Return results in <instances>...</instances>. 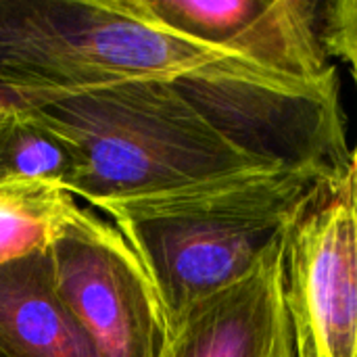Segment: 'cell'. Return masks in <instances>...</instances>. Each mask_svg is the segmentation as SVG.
Wrapping results in <instances>:
<instances>
[{"instance_id":"1","label":"cell","mask_w":357,"mask_h":357,"mask_svg":"<svg viewBox=\"0 0 357 357\" xmlns=\"http://www.w3.org/2000/svg\"><path fill=\"white\" fill-rule=\"evenodd\" d=\"M322 178L261 169L100 209L146 270L172 328L192 305L251 274Z\"/></svg>"},{"instance_id":"2","label":"cell","mask_w":357,"mask_h":357,"mask_svg":"<svg viewBox=\"0 0 357 357\" xmlns=\"http://www.w3.org/2000/svg\"><path fill=\"white\" fill-rule=\"evenodd\" d=\"M40 111L82 149L84 172L71 195L96 207L270 169L232 146L174 79L65 92Z\"/></svg>"},{"instance_id":"3","label":"cell","mask_w":357,"mask_h":357,"mask_svg":"<svg viewBox=\"0 0 357 357\" xmlns=\"http://www.w3.org/2000/svg\"><path fill=\"white\" fill-rule=\"evenodd\" d=\"M228 59L236 56L176 38L119 0H0L6 88L75 92L138 77L178 79Z\"/></svg>"},{"instance_id":"4","label":"cell","mask_w":357,"mask_h":357,"mask_svg":"<svg viewBox=\"0 0 357 357\" xmlns=\"http://www.w3.org/2000/svg\"><path fill=\"white\" fill-rule=\"evenodd\" d=\"M174 84L232 146L270 169L326 178L351 163L339 71L297 79L236 56Z\"/></svg>"},{"instance_id":"5","label":"cell","mask_w":357,"mask_h":357,"mask_svg":"<svg viewBox=\"0 0 357 357\" xmlns=\"http://www.w3.org/2000/svg\"><path fill=\"white\" fill-rule=\"evenodd\" d=\"M284 301L297 357H357V172L318 180L284 236Z\"/></svg>"},{"instance_id":"6","label":"cell","mask_w":357,"mask_h":357,"mask_svg":"<svg viewBox=\"0 0 357 357\" xmlns=\"http://www.w3.org/2000/svg\"><path fill=\"white\" fill-rule=\"evenodd\" d=\"M48 259L56 293L94 357H157L169 326L155 287L121 232L75 207Z\"/></svg>"},{"instance_id":"7","label":"cell","mask_w":357,"mask_h":357,"mask_svg":"<svg viewBox=\"0 0 357 357\" xmlns=\"http://www.w3.org/2000/svg\"><path fill=\"white\" fill-rule=\"evenodd\" d=\"M167 33L220 48L261 69L322 79L337 71L324 40L328 0H119Z\"/></svg>"},{"instance_id":"8","label":"cell","mask_w":357,"mask_h":357,"mask_svg":"<svg viewBox=\"0 0 357 357\" xmlns=\"http://www.w3.org/2000/svg\"><path fill=\"white\" fill-rule=\"evenodd\" d=\"M157 357H297L282 238L243 280L192 305L169 328Z\"/></svg>"},{"instance_id":"9","label":"cell","mask_w":357,"mask_h":357,"mask_svg":"<svg viewBox=\"0 0 357 357\" xmlns=\"http://www.w3.org/2000/svg\"><path fill=\"white\" fill-rule=\"evenodd\" d=\"M0 351L6 357H94L56 293L48 251L0 266Z\"/></svg>"},{"instance_id":"10","label":"cell","mask_w":357,"mask_h":357,"mask_svg":"<svg viewBox=\"0 0 357 357\" xmlns=\"http://www.w3.org/2000/svg\"><path fill=\"white\" fill-rule=\"evenodd\" d=\"M82 172V149L40 105L0 109V182L33 180L71 192Z\"/></svg>"},{"instance_id":"11","label":"cell","mask_w":357,"mask_h":357,"mask_svg":"<svg viewBox=\"0 0 357 357\" xmlns=\"http://www.w3.org/2000/svg\"><path fill=\"white\" fill-rule=\"evenodd\" d=\"M73 195L44 182H0V266L50 247L75 209Z\"/></svg>"},{"instance_id":"12","label":"cell","mask_w":357,"mask_h":357,"mask_svg":"<svg viewBox=\"0 0 357 357\" xmlns=\"http://www.w3.org/2000/svg\"><path fill=\"white\" fill-rule=\"evenodd\" d=\"M324 40L331 59L347 63L357 88V0H328ZM351 167L357 172V142L351 149Z\"/></svg>"},{"instance_id":"13","label":"cell","mask_w":357,"mask_h":357,"mask_svg":"<svg viewBox=\"0 0 357 357\" xmlns=\"http://www.w3.org/2000/svg\"><path fill=\"white\" fill-rule=\"evenodd\" d=\"M65 92H42V90H15L0 86V109L8 105H42Z\"/></svg>"},{"instance_id":"14","label":"cell","mask_w":357,"mask_h":357,"mask_svg":"<svg viewBox=\"0 0 357 357\" xmlns=\"http://www.w3.org/2000/svg\"><path fill=\"white\" fill-rule=\"evenodd\" d=\"M0 357H6V356H4V354H2V351H0Z\"/></svg>"}]
</instances>
